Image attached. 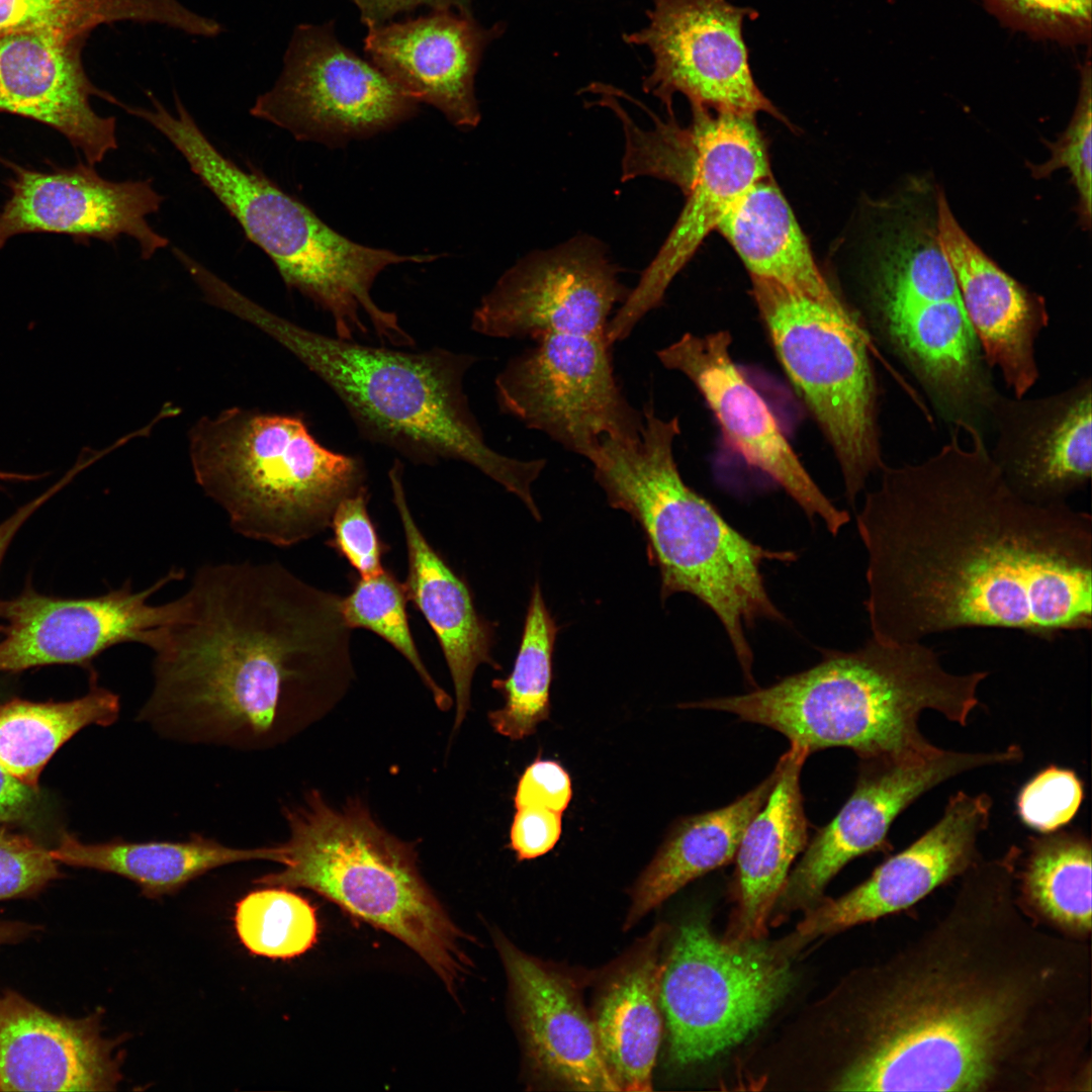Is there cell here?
Returning <instances> with one entry per match:
<instances>
[{
    "mask_svg": "<svg viewBox=\"0 0 1092 1092\" xmlns=\"http://www.w3.org/2000/svg\"><path fill=\"white\" fill-rule=\"evenodd\" d=\"M965 874L950 912L879 970L833 1089L982 1092L1070 1074L1089 1027L1088 952L1027 919L1006 864Z\"/></svg>",
    "mask_w": 1092,
    "mask_h": 1092,
    "instance_id": "1",
    "label": "cell"
},
{
    "mask_svg": "<svg viewBox=\"0 0 1092 1092\" xmlns=\"http://www.w3.org/2000/svg\"><path fill=\"white\" fill-rule=\"evenodd\" d=\"M856 516L872 638L922 641L967 627L1053 639L1092 626V518L1005 480L982 431L952 428L923 461L879 472Z\"/></svg>",
    "mask_w": 1092,
    "mask_h": 1092,
    "instance_id": "2",
    "label": "cell"
},
{
    "mask_svg": "<svg viewBox=\"0 0 1092 1092\" xmlns=\"http://www.w3.org/2000/svg\"><path fill=\"white\" fill-rule=\"evenodd\" d=\"M341 598L278 562L202 565L153 650L139 720L181 741L270 744L292 703L351 673Z\"/></svg>",
    "mask_w": 1092,
    "mask_h": 1092,
    "instance_id": "3",
    "label": "cell"
},
{
    "mask_svg": "<svg viewBox=\"0 0 1092 1092\" xmlns=\"http://www.w3.org/2000/svg\"><path fill=\"white\" fill-rule=\"evenodd\" d=\"M220 308L255 326L295 356L340 398L366 440L419 464L465 462L540 516L532 484L546 460L493 450L470 408L464 378L477 358L442 348L410 352L330 337L282 317L234 287Z\"/></svg>",
    "mask_w": 1092,
    "mask_h": 1092,
    "instance_id": "4",
    "label": "cell"
},
{
    "mask_svg": "<svg viewBox=\"0 0 1092 1092\" xmlns=\"http://www.w3.org/2000/svg\"><path fill=\"white\" fill-rule=\"evenodd\" d=\"M987 676L945 670L922 641L884 644L871 638L857 650L831 651L769 687L680 707L733 714L783 734L809 754L845 747L859 759L918 762L941 750L920 732L922 712L966 726Z\"/></svg>",
    "mask_w": 1092,
    "mask_h": 1092,
    "instance_id": "5",
    "label": "cell"
},
{
    "mask_svg": "<svg viewBox=\"0 0 1092 1092\" xmlns=\"http://www.w3.org/2000/svg\"><path fill=\"white\" fill-rule=\"evenodd\" d=\"M643 416L639 438L602 441L588 459L595 479L609 505L628 513L643 530L649 558L660 572L662 600L687 593L709 607L754 685L743 625L760 618L785 620L766 592L760 566L797 556L765 549L731 527L679 473L673 451L678 418L662 419L652 406Z\"/></svg>",
    "mask_w": 1092,
    "mask_h": 1092,
    "instance_id": "6",
    "label": "cell"
},
{
    "mask_svg": "<svg viewBox=\"0 0 1092 1092\" xmlns=\"http://www.w3.org/2000/svg\"><path fill=\"white\" fill-rule=\"evenodd\" d=\"M282 870L255 883L311 890L386 931L419 954L453 993L471 965L467 936L422 878L415 850L378 826L358 803L342 809L313 791L285 809Z\"/></svg>",
    "mask_w": 1092,
    "mask_h": 1092,
    "instance_id": "7",
    "label": "cell"
},
{
    "mask_svg": "<svg viewBox=\"0 0 1092 1092\" xmlns=\"http://www.w3.org/2000/svg\"><path fill=\"white\" fill-rule=\"evenodd\" d=\"M188 444L197 484L233 530L274 546L321 534L341 500L367 488L362 460L323 446L298 414L230 407L199 419Z\"/></svg>",
    "mask_w": 1092,
    "mask_h": 1092,
    "instance_id": "8",
    "label": "cell"
},
{
    "mask_svg": "<svg viewBox=\"0 0 1092 1092\" xmlns=\"http://www.w3.org/2000/svg\"><path fill=\"white\" fill-rule=\"evenodd\" d=\"M187 163L246 237L270 258L284 284L331 316L337 337L355 340L371 327L383 345L415 344L397 315L374 302L371 288L390 265L430 262L438 256L400 255L351 241L261 171L225 157L209 140L190 150Z\"/></svg>",
    "mask_w": 1092,
    "mask_h": 1092,
    "instance_id": "9",
    "label": "cell"
},
{
    "mask_svg": "<svg viewBox=\"0 0 1092 1092\" xmlns=\"http://www.w3.org/2000/svg\"><path fill=\"white\" fill-rule=\"evenodd\" d=\"M653 127L632 118L623 122L622 179L649 176L682 191L685 205L654 258L608 324L614 342L624 341L637 324L659 307L675 276L692 259L736 200L769 177L764 141L753 114L692 106L688 126L662 121L646 108Z\"/></svg>",
    "mask_w": 1092,
    "mask_h": 1092,
    "instance_id": "10",
    "label": "cell"
},
{
    "mask_svg": "<svg viewBox=\"0 0 1092 1092\" xmlns=\"http://www.w3.org/2000/svg\"><path fill=\"white\" fill-rule=\"evenodd\" d=\"M775 355L838 463L848 503L885 462L871 338L848 307L751 278Z\"/></svg>",
    "mask_w": 1092,
    "mask_h": 1092,
    "instance_id": "11",
    "label": "cell"
},
{
    "mask_svg": "<svg viewBox=\"0 0 1092 1092\" xmlns=\"http://www.w3.org/2000/svg\"><path fill=\"white\" fill-rule=\"evenodd\" d=\"M790 959L777 941L735 942L703 920L684 924L659 986L671 1060L704 1062L757 1030L791 989Z\"/></svg>",
    "mask_w": 1092,
    "mask_h": 1092,
    "instance_id": "12",
    "label": "cell"
},
{
    "mask_svg": "<svg viewBox=\"0 0 1092 1092\" xmlns=\"http://www.w3.org/2000/svg\"><path fill=\"white\" fill-rule=\"evenodd\" d=\"M534 343L495 377L504 414L587 460L604 439L640 437L643 412L616 379L606 335L552 334Z\"/></svg>",
    "mask_w": 1092,
    "mask_h": 1092,
    "instance_id": "13",
    "label": "cell"
},
{
    "mask_svg": "<svg viewBox=\"0 0 1092 1092\" xmlns=\"http://www.w3.org/2000/svg\"><path fill=\"white\" fill-rule=\"evenodd\" d=\"M418 104L343 46L330 21L296 26L280 76L250 113L297 141L339 147L394 127L415 115Z\"/></svg>",
    "mask_w": 1092,
    "mask_h": 1092,
    "instance_id": "14",
    "label": "cell"
},
{
    "mask_svg": "<svg viewBox=\"0 0 1092 1092\" xmlns=\"http://www.w3.org/2000/svg\"><path fill=\"white\" fill-rule=\"evenodd\" d=\"M643 28L624 33L631 46L652 56L643 90L672 112L675 94L693 106L715 111L785 117L753 78L743 37L746 19L757 18L751 7L728 0H652Z\"/></svg>",
    "mask_w": 1092,
    "mask_h": 1092,
    "instance_id": "15",
    "label": "cell"
},
{
    "mask_svg": "<svg viewBox=\"0 0 1092 1092\" xmlns=\"http://www.w3.org/2000/svg\"><path fill=\"white\" fill-rule=\"evenodd\" d=\"M1019 757L1018 748L1011 744L992 752L941 749L918 762L859 759L851 796L807 843L802 858L787 878L768 923L776 925L791 912L817 905L828 883L847 862L889 847L888 833L895 819L926 792L964 772L1013 763Z\"/></svg>",
    "mask_w": 1092,
    "mask_h": 1092,
    "instance_id": "16",
    "label": "cell"
},
{
    "mask_svg": "<svg viewBox=\"0 0 1092 1092\" xmlns=\"http://www.w3.org/2000/svg\"><path fill=\"white\" fill-rule=\"evenodd\" d=\"M630 290L607 247L577 235L518 260L475 308L471 329L498 339L606 335L611 313Z\"/></svg>",
    "mask_w": 1092,
    "mask_h": 1092,
    "instance_id": "17",
    "label": "cell"
},
{
    "mask_svg": "<svg viewBox=\"0 0 1092 1092\" xmlns=\"http://www.w3.org/2000/svg\"><path fill=\"white\" fill-rule=\"evenodd\" d=\"M181 568L142 590L130 581L89 598H59L27 586L0 602V672L72 664L89 665L103 651L121 643H140L152 650L175 619L179 600L154 605L150 598L183 577Z\"/></svg>",
    "mask_w": 1092,
    "mask_h": 1092,
    "instance_id": "18",
    "label": "cell"
},
{
    "mask_svg": "<svg viewBox=\"0 0 1092 1092\" xmlns=\"http://www.w3.org/2000/svg\"><path fill=\"white\" fill-rule=\"evenodd\" d=\"M728 331L686 333L657 350L665 368L685 375L702 395L729 449L780 485L809 518L836 535L850 520L813 480L769 405L731 355Z\"/></svg>",
    "mask_w": 1092,
    "mask_h": 1092,
    "instance_id": "19",
    "label": "cell"
},
{
    "mask_svg": "<svg viewBox=\"0 0 1092 1092\" xmlns=\"http://www.w3.org/2000/svg\"><path fill=\"white\" fill-rule=\"evenodd\" d=\"M992 799L952 795L940 819L918 839L880 864L863 883L805 911L778 942L790 956L826 935L910 907L979 860L977 841L988 827Z\"/></svg>",
    "mask_w": 1092,
    "mask_h": 1092,
    "instance_id": "20",
    "label": "cell"
},
{
    "mask_svg": "<svg viewBox=\"0 0 1092 1092\" xmlns=\"http://www.w3.org/2000/svg\"><path fill=\"white\" fill-rule=\"evenodd\" d=\"M0 160L13 172L11 195L0 208V249L11 237L27 233L107 243L127 236L138 242L145 260L168 246L148 221L164 201L152 179L113 182L89 164L38 172Z\"/></svg>",
    "mask_w": 1092,
    "mask_h": 1092,
    "instance_id": "21",
    "label": "cell"
},
{
    "mask_svg": "<svg viewBox=\"0 0 1092 1092\" xmlns=\"http://www.w3.org/2000/svg\"><path fill=\"white\" fill-rule=\"evenodd\" d=\"M989 424L990 454L1007 483L1036 504L1067 500L1092 473V382L1089 376L1036 398L998 392Z\"/></svg>",
    "mask_w": 1092,
    "mask_h": 1092,
    "instance_id": "22",
    "label": "cell"
},
{
    "mask_svg": "<svg viewBox=\"0 0 1092 1092\" xmlns=\"http://www.w3.org/2000/svg\"><path fill=\"white\" fill-rule=\"evenodd\" d=\"M505 31L472 15L433 10L426 16L368 27L364 51L406 96L439 109L460 128L480 121L474 79L486 47Z\"/></svg>",
    "mask_w": 1092,
    "mask_h": 1092,
    "instance_id": "23",
    "label": "cell"
},
{
    "mask_svg": "<svg viewBox=\"0 0 1092 1092\" xmlns=\"http://www.w3.org/2000/svg\"><path fill=\"white\" fill-rule=\"evenodd\" d=\"M87 38L46 31L0 36V111L59 130L94 166L117 149L116 119L97 114L90 98L119 100L87 77L81 56Z\"/></svg>",
    "mask_w": 1092,
    "mask_h": 1092,
    "instance_id": "24",
    "label": "cell"
},
{
    "mask_svg": "<svg viewBox=\"0 0 1092 1092\" xmlns=\"http://www.w3.org/2000/svg\"><path fill=\"white\" fill-rule=\"evenodd\" d=\"M936 238L988 367L997 369L1012 396L1036 383L1035 343L1049 325L1044 301L995 264L966 234L945 196L937 197Z\"/></svg>",
    "mask_w": 1092,
    "mask_h": 1092,
    "instance_id": "25",
    "label": "cell"
},
{
    "mask_svg": "<svg viewBox=\"0 0 1092 1092\" xmlns=\"http://www.w3.org/2000/svg\"><path fill=\"white\" fill-rule=\"evenodd\" d=\"M99 1013L52 1014L0 993V1091H113L122 1079L120 1041L101 1033Z\"/></svg>",
    "mask_w": 1092,
    "mask_h": 1092,
    "instance_id": "26",
    "label": "cell"
},
{
    "mask_svg": "<svg viewBox=\"0 0 1092 1092\" xmlns=\"http://www.w3.org/2000/svg\"><path fill=\"white\" fill-rule=\"evenodd\" d=\"M496 947L534 1067L572 1090L620 1091L572 984L503 936Z\"/></svg>",
    "mask_w": 1092,
    "mask_h": 1092,
    "instance_id": "27",
    "label": "cell"
},
{
    "mask_svg": "<svg viewBox=\"0 0 1092 1092\" xmlns=\"http://www.w3.org/2000/svg\"><path fill=\"white\" fill-rule=\"evenodd\" d=\"M809 752L796 744L776 764L777 778L764 805L748 823L735 854V907L724 938H765L774 906L790 869L808 843L801 771Z\"/></svg>",
    "mask_w": 1092,
    "mask_h": 1092,
    "instance_id": "28",
    "label": "cell"
},
{
    "mask_svg": "<svg viewBox=\"0 0 1092 1092\" xmlns=\"http://www.w3.org/2000/svg\"><path fill=\"white\" fill-rule=\"evenodd\" d=\"M402 464L395 460L388 471L393 503L403 530L408 571L404 582L412 601L435 632L449 667L456 696L457 729L470 707L476 668L491 657L493 628L478 615L466 583L427 541L418 527L402 481Z\"/></svg>",
    "mask_w": 1092,
    "mask_h": 1092,
    "instance_id": "29",
    "label": "cell"
},
{
    "mask_svg": "<svg viewBox=\"0 0 1092 1092\" xmlns=\"http://www.w3.org/2000/svg\"><path fill=\"white\" fill-rule=\"evenodd\" d=\"M665 932L662 925L651 931L608 981L597 1003L593 1020L599 1044L620 1091L652 1090L662 1034L660 944Z\"/></svg>",
    "mask_w": 1092,
    "mask_h": 1092,
    "instance_id": "30",
    "label": "cell"
},
{
    "mask_svg": "<svg viewBox=\"0 0 1092 1092\" xmlns=\"http://www.w3.org/2000/svg\"><path fill=\"white\" fill-rule=\"evenodd\" d=\"M769 178V177H768ZM768 178L751 185L716 228L750 278L771 281L837 307H847L819 269L796 216Z\"/></svg>",
    "mask_w": 1092,
    "mask_h": 1092,
    "instance_id": "31",
    "label": "cell"
},
{
    "mask_svg": "<svg viewBox=\"0 0 1092 1092\" xmlns=\"http://www.w3.org/2000/svg\"><path fill=\"white\" fill-rule=\"evenodd\" d=\"M776 778L775 768L729 805L680 818L672 825L632 888L625 930L693 880L734 860L742 835L766 802Z\"/></svg>",
    "mask_w": 1092,
    "mask_h": 1092,
    "instance_id": "32",
    "label": "cell"
},
{
    "mask_svg": "<svg viewBox=\"0 0 1092 1092\" xmlns=\"http://www.w3.org/2000/svg\"><path fill=\"white\" fill-rule=\"evenodd\" d=\"M51 854L59 863L93 869L123 877L147 898L171 895L214 869L249 860L277 862V845L237 848L192 834L181 841L85 843L64 833Z\"/></svg>",
    "mask_w": 1092,
    "mask_h": 1092,
    "instance_id": "33",
    "label": "cell"
},
{
    "mask_svg": "<svg viewBox=\"0 0 1092 1092\" xmlns=\"http://www.w3.org/2000/svg\"><path fill=\"white\" fill-rule=\"evenodd\" d=\"M119 698L99 687L67 702L13 699L0 704V766L26 786L39 790V776L57 750L90 725H111Z\"/></svg>",
    "mask_w": 1092,
    "mask_h": 1092,
    "instance_id": "34",
    "label": "cell"
},
{
    "mask_svg": "<svg viewBox=\"0 0 1092 1092\" xmlns=\"http://www.w3.org/2000/svg\"><path fill=\"white\" fill-rule=\"evenodd\" d=\"M1029 840L1019 873L1022 898L1076 934L1091 930V843L1077 831L1057 830Z\"/></svg>",
    "mask_w": 1092,
    "mask_h": 1092,
    "instance_id": "35",
    "label": "cell"
},
{
    "mask_svg": "<svg viewBox=\"0 0 1092 1092\" xmlns=\"http://www.w3.org/2000/svg\"><path fill=\"white\" fill-rule=\"evenodd\" d=\"M558 627L543 599L538 582L532 589L523 634L512 672L495 678L492 687L505 699L503 708L488 720L500 735L521 740L537 730L550 715L552 656Z\"/></svg>",
    "mask_w": 1092,
    "mask_h": 1092,
    "instance_id": "36",
    "label": "cell"
},
{
    "mask_svg": "<svg viewBox=\"0 0 1092 1092\" xmlns=\"http://www.w3.org/2000/svg\"><path fill=\"white\" fill-rule=\"evenodd\" d=\"M188 9L179 0H0V36L46 31L89 36L116 21L182 28Z\"/></svg>",
    "mask_w": 1092,
    "mask_h": 1092,
    "instance_id": "37",
    "label": "cell"
},
{
    "mask_svg": "<svg viewBox=\"0 0 1092 1092\" xmlns=\"http://www.w3.org/2000/svg\"><path fill=\"white\" fill-rule=\"evenodd\" d=\"M267 887L237 903L235 927L241 942L251 953L270 959L302 954L316 940L314 908L287 888Z\"/></svg>",
    "mask_w": 1092,
    "mask_h": 1092,
    "instance_id": "38",
    "label": "cell"
},
{
    "mask_svg": "<svg viewBox=\"0 0 1092 1092\" xmlns=\"http://www.w3.org/2000/svg\"><path fill=\"white\" fill-rule=\"evenodd\" d=\"M404 583L388 570L359 577L351 593L341 598V611L350 629L369 630L396 649L415 668L438 707L447 710L450 697L435 681L417 649L407 621Z\"/></svg>",
    "mask_w": 1092,
    "mask_h": 1092,
    "instance_id": "39",
    "label": "cell"
},
{
    "mask_svg": "<svg viewBox=\"0 0 1092 1092\" xmlns=\"http://www.w3.org/2000/svg\"><path fill=\"white\" fill-rule=\"evenodd\" d=\"M858 283L956 295L960 290L936 234L904 232L888 239L858 277Z\"/></svg>",
    "mask_w": 1092,
    "mask_h": 1092,
    "instance_id": "40",
    "label": "cell"
},
{
    "mask_svg": "<svg viewBox=\"0 0 1092 1092\" xmlns=\"http://www.w3.org/2000/svg\"><path fill=\"white\" fill-rule=\"evenodd\" d=\"M1083 799V784L1076 772L1050 765L1022 787L1016 807L1020 820L1027 827L1050 833L1061 829L1076 816Z\"/></svg>",
    "mask_w": 1092,
    "mask_h": 1092,
    "instance_id": "41",
    "label": "cell"
},
{
    "mask_svg": "<svg viewBox=\"0 0 1092 1092\" xmlns=\"http://www.w3.org/2000/svg\"><path fill=\"white\" fill-rule=\"evenodd\" d=\"M1091 75L1086 72L1075 114L1061 138L1050 146L1051 157L1031 168L1035 178L1067 169L1079 197V212L1086 226L1091 221Z\"/></svg>",
    "mask_w": 1092,
    "mask_h": 1092,
    "instance_id": "42",
    "label": "cell"
},
{
    "mask_svg": "<svg viewBox=\"0 0 1092 1092\" xmlns=\"http://www.w3.org/2000/svg\"><path fill=\"white\" fill-rule=\"evenodd\" d=\"M367 502V488L345 497L336 508L330 525L334 533L330 545L361 578L384 570L382 555L386 549L368 514Z\"/></svg>",
    "mask_w": 1092,
    "mask_h": 1092,
    "instance_id": "43",
    "label": "cell"
},
{
    "mask_svg": "<svg viewBox=\"0 0 1092 1092\" xmlns=\"http://www.w3.org/2000/svg\"><path fill=\"white\" fill-rule=\"evenodd\" d=\"M58 863L51 849L0 828V900L40 890L58 878Z\"/></svg>",
    "mask_w": 1092,
    "mask_h": 1092,
    "instance_id": "44",
    "label": "cell"
},
{
    "mask_svg": "<svg viewBox=\"0 0 1092 1092\" xmlns=\"http://www.w3.org/2000/svg\"><path fill=\"white\" fill-rule=\"evenodd\" d=\"M572 797L567 770L552 759L537 758L521 775L515 796V808L536 806L562 813Z\"/></svg>",
    "mask_w": 1092,
    "mask_h": 1092,
    "instance_id": "45",
    "label": "cell"
},
{
    "mask_svg": "<svg viewBox=\"0 0 1092 1092\" xmlns=\"http://www.w3.org/2000/svg\"><path fill=\"white\" fill-rule=\"evenodd\" d=\"M562 813L543 807L516 809L510 830V847L518 860H529L549 852L562 830Z\"/></svg>",
    "mask_w": 1092,
    "mask_h": 1092,
    "instance_id": "46",
    "label": "cell"
},
{
    "mask_svg": "<svg viewBox=\"0 0 1092 1092\" xmlns=\"http://www.w3.org/2000/svg\"><path fill=\"white\" fill-rule=\"evenodd\" d=\"M1025 17L1045 24L1086 25L1091 20V0H1004Z\"/></svg>",
    "mask_w": 1092,
    "mask_h": 1092,
    "instance_id": "47",
    "label": "cell"
},
{
    "mask_svg": "<svg viewBox=\"0 0 1092 1092\" xmlns=\"http://www.w3.org/2000/svg\"><path fill=\"white\" fill-rule=\"evenodd\" d=\"M360 11L361 21L372 27L384 24L402 12L415 10L419 6H429L433 10H452L463 15H472V0H352Z\"/></svg>",
    "mask_w": 1092,
    "mask_h": 1092,
    "instance_id": "48",
    "label": "cell"
},
{
    "mask_svg": "<svg viewBox=\"0 0 1092 1092\" xmlns=\"http://www.w3.org/2000/svg\"><path fill=\"white\" fill-rule=\"evenodd\" d=\"M40 806L39 790L32 789L0 766V825L28 824Z\"/></svg>",
    "mask_w": 1092,
    "mask_h": 1092,
    "instance_id": "49",
    "label": "cell"
},
{
    "mask_svg": "<svg viewBox=\"0 0 1092 1092\" xmlns=\"http://www.w3.org/2000/svg\"><path fill=\"white\" fill-rule=\"evenodd\" d=\"M66 476L61 482L50 488L47 492L37 496L18 509L13 515L0 524V565L16 533L28 518L54 493H56L67 481Z\"/></svg>",
    "mask_w": 1092,
    "mask_h": 1092,
    "instance_id": "50",
    "label": "cell"
},
{
    "mask_svg": "<svg viewBox=\"0 0 1092 1092\" xmlns=\"http://www.w3.org/2000/svg\"><path fill=\"white\" fill-rule=\"evenodd\" d=\"M31 930V926L19 922H0V944L22 938Z\"/></svg>",
    "mask_w": 1092,
    "mask_h": 1092,
    "instance_id": "51",
    "label": "cell"
},
{
    "mask_svg": "<svg viewBox=\"0 0 1092 1092\" xmlns=\"http://www.w3.org/2000/svg\"><path fill=\"white\" fill-rule=\"evenodd\" d=\"M38 477L39 476H34V475H30V474H20V473H14V472L0 471V480L26 481V480H33V479L38 478Z\"/></svg>",
    "mask_w": 1092,
    "mask_h": 1092,
    "instance_id": "52",
    "label": "cell"
}]
</instances>
